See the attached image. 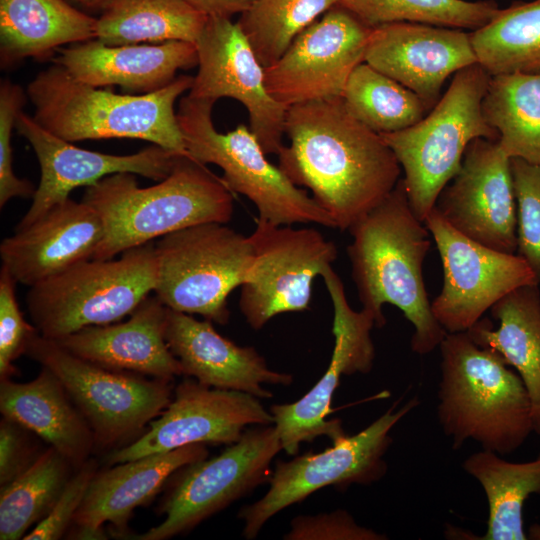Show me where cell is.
I'll use <instances>...</instances> for the list:
<instances>
[{"instance_id":"obj_1","label":"cell","mask_w":540,"mask_h":540,"mask_svg":"<svg viewBox=\"0 0 540 540\" xmlns=\"http://www.w3.org/2000/svg\"><path fill=\"white\" fill-rule=\"evenodd\" d=\"M289 144L278 167L345 231L394 189L401 166L381 135L356 119L342 97L292 105L285 115Z\"/></svg>"},{"instance_id":"obj_2","label":"cell","mask_w":540,"mask_h":540,"mask_svg":"<svg viewBox=\"0 0 540 540\" xmlns=\"http://www.w3.org/2000/svg\"><path fill=\"white\" fill-rule=\"evenodd\" d=\"M348 231L352 242L347 254L362 308L374 315L376 327L381 328L386 323L383 306L394 305L413 326L412 351L433 352L447 332L432 312L424 283L430 232L414 214L402 178Z\"/></svg>"},{"instance_id":"obj_3","label":"cell","mask_w":540,"mask_h":540,"mask_svg":"<svg viewBox=\"0 0 540 540\" xmlns=\"http://www.w3.org/2000/svg\"><path fill=\"white\" fill-rule=\"evenodd\" d=\"M82 201L96 210L104 225L92 258L96 260L112 259L187 227L227 224L234 211L233 193L222 179L185 155L156 185L142 188L132 173H115L88 186Z\"/></svg>"},{"instance_id":"obj_4","label":"cell","mask_w":540,"mask_h":540,"mask_svg":"<svg viewBox=\"0 0 540 540\" xmlns=\"http://www.w3.org/2000/svg\"><path fill=\"white\" fill-rule=\"evenodd\" d=\"M438 348L437 419L452 449L472 440L501 456L518 450L534 432L530 397L519 374L467 331L446 333Z\"/></svg>"},{"instance_id":"obj_5","label":"cell","mask_w":540,"mask_h":540,"mask_svg":"<svg viewBox=\"0 0 540 540\" xmlns=\"http://www.w3.org/2000/svg\"><path fill=\"white\" fill-rule=\"evenodd\" d=\"M193 80L181 75L151 93L116 94L79 82L54 63L30 81L26 94L34 120L66 141L140 139L189 156L174 104Z\"/></svg>"},{"instance_id":"obj_6","label":"cell","mask_w":540,"mask_h":540,"mask_svg":"<svg viewBox=\"0 0 540 540\" xmlns=\"http://www.w3.org/2000/svg\"><path fill=\"white\" fill-rule=\"evenodd\" d=\"M490 77L478 63L459 70L429 114L408 128L380 134L404 172L408 201L423 223L460 171L468 145L476 138L499 139L482 113Z\"/></svg>"},{"instance_id":"obj_7","label":"cell","mask_w":540,"mask_h":540,"mask_svg":"<svg viewBox=\"0 0 540 540\" xmlns=\"http://www.w3.org/2000/svg\"><path fill=\"white\" fill-rule=\"evenodd\" d=\"M156 281L151 241L124 251L116 260H86L29 287L26 305L39 334L59 340L129 316L154 292Z\"/></svg>"},{"instance_id":"obj_8","label":"cell","mask_w":540,"mask_h":540,"mask_svg":"<svg viewBox=\"0 0 540 540\" xmlns=\"http://www.w3.org/2000/svg\"><path fill=\"white\" fill-rule=\"evenodd\" d=\"M215 102L181 98L177 120L189 156L203 164H214L232 193L248 198L258 219L275 225L315 223L335 228L330 215L267 158L250 127L240 124L226 133L216 130L212 120Z\"/></svg>"},{"instance_id":"obj_9","label":"cell","mask_w":540,"mask_h":540,"mask_svg":"<svg viewBox=\"0 0 540 540\" xmlns=\"http://www.w3.org/2000/svg\"><path fill=\"white\" fill-rule=\"evenodd\" d=\"M155 253L154 293L167 308L228 323L227 299L251 265L250 236L223 223H204L159 238Z\"/></svg>"},{"instance_id":"obj_10","label":"cell","mask_w":540,"mask_h":540,"mask_svg":"<svg viewBox=\"0 0 540 540\" xmlns=\"http://www.w3.org/2000/svg\"><path fill=\"white\" fill-rule=\"evenodd\" d=\"M25 354L60 380L92 429L96 448H113L139 434L173 398L172 380L101 366L39 333Z\"/></svg>"},{"instance_id":"obj_11","label":"cell","mask_w":540,"mask_h":540,"mask_svg":"<svg viewBox=\"0 0 540 540\" xmlns=\"http://www.w3.org/2000/svg\"><path fill=\"white\" fill-rule=\"evenodd\" d=\"M418 404L416 396L401 406L396 401L365 429L352 436L346 435L324 451L307 453L286 462L278 461L264 496L239 511L238 518L244 523V538L255 539L274 515L321 488L344 489L353 484L370 485L381 480L388 468L384 456L392 443L390 432Z\"/></svg>"},{"instance_id":"obj_12","label":"cell","mask_w":540,"mask_h":540,"mask_svg":"<svg viewBox=\"0 0 540 540\" xmlns=\"http://www.w3.org/2000/svg\"><path fill=\"white\" fill-rule=\"evenodd\" d=\"M280 450L274 424L256 425L219 455L180 469L161 504L164 521L135 538L166 540L192 530L269 480L270 465Z\"/></svg>"},{"instance_id":"obj_13","label":"cell","mask_w":540,"mask_h":540,"mask_svg":"<svg viewBox=\"0 0 540 540\" xmlns=\"http://www.w3.org/2000/svg\"><path fill=\"white\" fill-rule=\"evenodd\" d=\"M253 256L241 285L239 308L252 329L273 317L310 309L312 285L337 258L336 244L314 228L256 220Z\"/></svg>"},{"instance_id":"obj_14","label":"cell","mask_w":540,"mask_h":540,"mask_svg":"<svg viewBox=\"0 0 540 540\" xmlns=\"http://www.w3.org/2000/svg\"><path fill=\"white\" fill-rule=\"evenodd\" d=\"M439 251L443 287L431 302L447 333L465 332L513 290L540 284L518 254L477 243L452 228L433 208L424 221Z\"/></svg>"},{"instance_id":"obj_15","label":"cell","mask_w":540,"mask_h":540,"mask_svg":"<svg viewBox=\"0 0 540 540\" xmlns=\"http://www.w3.org/2000/svg\"><path fill=\"white\" fill-rule=\"evenodd\" d=\"M333 306L334 348L327 370L317 383L293 403L274 404L269 409L282 449L296 455L303 442L326 436L336 442L346 436L339 419H328L331 402L342 376L369 373L375 360L371 331L374 315L354 310L348 303L344 284L332 266L321 274Z\"/></svg>"},{"instance_id":"obj_16","label":"cell","mask_w":540,"mask_h":540,"mask_svg":"<svg viewBox=\"0 0 540 540\" xmlns=\"http://www.w3.org/2000/svg\"><path fill=\"white\" fill-rule=\"evenodd\" d=\"M372 28L340 3L303 30L283 55L265 68L269 94L290 107L342 97L352 71L365 62Z\"/></svg>"},{"instance_id":"obj_17","label":"cell","mask_w":540,"mask_h":540,"mask_svg":"<svg viewBox=\"0 0 540 540\" xmlns=\"http://www.w3.org/2000/svg\"><path fill=\"white\" fill-rule=\"evenodd\" d=\"M261 399L238 390L220 389L185 379L174 389L165 410L135 441L114 449L110 465L162 453L190 444L237 442L249 425H272Z\"/></svg>"},{"instance_id":"obj_18","label":"cell","mask_w":540,"mask_h":540,"mask_svg":"<svg viewBox=\"0 0 540 540\" xmlns=\"http://www.w3.org/2000/svg\"><path fill=\"white\" fill-rule=\"evenodd\" d=\"M198 71L188 96L216 102L223 97L239 101L249 115V127L264 152L278 154L283 147L287 107L277 102L265 84L259 62L237 22L210 16L195 42Z\"/></svg>"},{"instance_id":"obj_19","label":"cell","mask_w":540,"mask_h":540,"mask_svg":"<svg viewBox=\"0 0 540 540\" xmlns=\"http://www.w3.org/2000/svg\"><path fill=\"white\" fill-rule=\"evenodd\" d=\"M434 209L456 231L489 248L515 254L517 207L511 158L498 140L474 139L458 174Z\"/></svg>"},{"instance_id":"obj_20","label":"cell","mask_w":540,"mask_h":540,"mask_svg":"<svg viewBox=\"0 0 540 540\" xmlns=\"http://www.w3.org/2000/svg\"><path fill=\"white\" fill-rule=\"evenodd\" d=\"M15 128L33 147L41 169L32 204L15 230L30 225L68 199L75 188L88 187L106 176L127 172L161 181L181 156L155 144L130 155L82 149L53 135L23 111L17 116Z\"/></svg>"},{"instance_id":"obj_21","label":"cell","mask_w":540,"mask_h":540,"mask_svg":"<svg viewBox=\"0 0 540 540\" xmlns=\"http://www.w3.org/2000/svg\"><path fill=\"white\" fill-rule=\"evenodd\" d=\"M365 62L415 92L432 109L447 78L477 63L463 29L398 22L371 29Z\"/></svg>"},{"instance_id":"obj_22","label":"cell","mask_w":540,"mask_h":540,"mask_svg":"<svg viewBox=\"0 0 540 540\" xmlns=\"http://www.w3.org/2000/svg\"><path fill=\"white\" fill-rule=\"evenodd\" d=\"M207 456L205 444H190L96 472L76 511L69 538L107 539L105 523L110 524L113 536H126L128 520L137 507L150 502L173 474Z\"/></svg>"},{"instance_id":"obj_23","label":"cell","mask_w":540,"mask_h":540,"mask_svg":"<svg viewBox=\"0 0 540 540\" xmlns=\"http://www.w3.org/2000/svg\"><path fill=\"white\" fill-rule=\"evenodd\" d=\"M103 237L96 210L68 198L3 239L0 257L17 283L32 287L92 259Z\"/></svg>"},{"instance_id":"obj_24","label":"cell","mask_w":540,"mask_h":540,"mask_svg":"<svg viewBox=\"0 0 540 540\" xmlns=\"http://www.w3.org/2000/svg\"><path fill=\"white\" fill-rule=\"evenodd\" d=\"M164 337L184 376L201 384L243 391L260 399L273 395L264 384L288 386L293 375L271 369L251 346H239L219 334L212 322L167 308Z\"/></svg>"},{"instance_id":"obj_25","label":"cell","mask_w":540,"mask_h":540,"mask_svg":"<svg viewBox=\"0 0 540 540\" xmlns=\"http://www.w3.org/2000/svg\"><path fill=\"white\" fill-rule=\"evenodd\" d=\"M54 63L90 86L145 94L170 84L178 70L197 66L198 53L186 41L110 46L93 39L59 50Z\"/></svg>"},{"instance_id":"obj_26","label":"cell","mask_w":540,"mask_h":540,"mask_svg":"<svg viewBox=\"0 0 540 540\" xmlns=\"http://www.w3.org/2000/svg\"><path fill=\"white\" fill-rule=\"evenodd\" d=\"M166 310L149 295L124 322L88 326L53 341L104 367L173 381L183 372L164 337Z\"/></svg>"},{"instance_id":"obj_27","label":"cell","mask_w":540,"mask_h":540,"mask_svg":"<svg viewBox=\"0 0 540 540\" xmlns=\"http://www.w3.org/2000/svg\"><path fill=\"white\" fill-rule=\"evenodd\" d=\"M0 411L49 443L78 469L96 448L88 422L46 367L25 383L0 379Z\"/></svg>"},{"instance_id":"obj_28","label":"cell","mask_w":540,"mask_h":540,"mask_svg":"<svg viewBox=\"0 0 540 540\" xmlns=\"http://www.w3.org/2000/svg\"><path fill=\"white\" fill-rule=\"evenodd\" d=\"M499 322L480 319L467 333L479 346L499 353L524 382L531 401L533 431L540 436V290L521 286L491 307Z\"/></svg>"},{"instance_id":"obj_29","label":"cell","mask_w":540,"mask_h":540,"mask_svg":"<svg viewBox=\"0 0 540 540\" xmlns=\"http://www.w3.org/2000/svg\"><path fill=\"white\" fill-rule=\"evenodd\" d=\"M97 19L64 0H0V62L43 59L64 44L96 39Z\"/></svg>"},{"instance_id":"obj_30","label":"cell","mask_w":540,"mask_h":540,"mask_svg":"<svg viewBox=\"0 0 540 540\" xmlns=\"http://www.w3.org/2000/svg\"><path fill=\"white\" fill-rule=\"evenodd\" d=\"M463 470L482 487L488 502V521L481 540H526L523 506L540 495V452L527 462H510L481 449L462 462Z\"/></svg>"},{"instance_id":"obj_31","label":"cell","mask_w":540,"mask_h":540,"mask_svg":"<svg viewBox=\"0 0 540 540\" xmlns=\"http://www.w3.org/2000/svg\"><path fill=\"white\" fill-rule=\"evenodd\" d=\"M482 113L509 158L540 165V73L492 75Z\"/></svg>"},{"instance_id":"obj_32","label":"cell","mask_w":540,"mask_h":540,"mask_svg":"<svg viewBox=\"0 0 540 540\" xmlns=\"http://www.w3.org/2000/svg\"><path fill=\"white\" fill-rule=\"evenodd\" d=\"M207 19L184 0H116L97 19L96 39L110 46L195 43Z\"/></svg>"},{"instance_id":"obj_33","label":"cell","mask_w":540,"mask_h":540,"mask_svg":"<svg viewBox=\"0 0 540 540\" xmlns=\"http://www.w3.org/2000/svg\"><path fill=\"white\" fill-rule=\"evenodd\" d=\"M470 40L477 63L491 76L540 73V0L499 9Z\"/></svg>"},{"instance_id":"obj_34","label":"cell","mask_w":540,"mask_h":540,"mask_svg":"<svg viewBox=\"0 0 540 540\" xmlns=\"http://www.w3.org/2000/svg\"><path fill=\"white\" fill-rule=\"evenodd\" d=\"M74 467L56 449L43 451L19 477L1 487L0 539H23L51 511Z\"/></svg>"},{"instance_id":"obj_35","label":"cell","mask_w":540,"mask_h":540,"mask_svg":"<svg viewBox=\"0 0 540 540\" xmlns=\"http://www.w3.org/2000/svg\"><path fill=\"white\" fill-rule=\"evenodd\" d=\"M342 99L356 119L378 134L408 128L429 110L415 92L366 62L352 71Z\"/></svg>"},{"instance_id":"obj_36","label":"cell","mask_w":540,"mask_h":540,"mask_svg":"<svg viewBox=\"0 0 540 540\" xmlns=\"http://www.w3.org/2000/svg\"><path fill=\"white\" fill-rule=\"evenodd\" d=\"M340 0H255L237 21L264 68Z\"/></svg>"},{"instance_id":"obj_37","label":"cell","mask_w":540,"mask_h":540,"mask_svg":"<svg viewBox=\"0 0 540 540\" xmlns=\"http://www.w3.org/2000/svg\"><path fill=\"white\" fill-rule=\"evenodd\" d=\"M370 28L411 22L476 30L499 11L494 0H340Z\"/></svg>"},{"instance_id":"obj_38","label":"cell","mask_w":540,"mask_h":540,"mask_svg":"<svg viewBox=\"0 0 540 540\" xmlns=\"http://www.w3.org/2000/svg\"><path fill=\"white\" fill-rule=\"evenodd\" d=\"M517 207V251L540 283V165L511 158Z\"/></svg>"},{"instance_id":"obj_39","label":"cell","mask_w":540,"mask_h":540,"mask_svg":"<svg viewBox=\"0 0 540 540\" xmlns=\"http://www.w3.org/2000/svg\"><path fill=\"white\" fill-rule=\"evenodd\" d=\"M23 89L5 79L0 85V207L15 197H33L35 190L31 182L20 179L13 170L11 146L12 129L18 114L26 103Z\"/></svg>"},{"instance_id":"obj_40","label":"cell","mask_w":540,"mask_h":540,"mask_svg":"<svg viewBox=\"0 0 540 540\" xmlns=\"http://www.w3.org/2000/svg\"><path fill=\"white\" fill-rule=\"evenodd\" d=\"M15 279L2 265L0 270V379L16 372L13 362L25 354L31 339L39 333L23 317L16 300Z\"/></svg>"},{"instance_id":"obj_41","label":"cell","mask_w":540,"mask_h":540,"mask_svg":"<svg viewBox=\"0 0 540 540\" xmlns=\"http://www.w3.org/2000/svg\"><path fill=\"white\" fill-rule=\"evenodd\" d=\"M285 540H384L387 537L357 524L345 510L300 515L291 520Z\"/></svg>"},{"instance_id":"obj_42","label":"cell","mask_w":540,"mask_h":540,"mask_svg":"<svg viewBox=\"0 0 540 540\" xmlns=\"http://www.w3.org/2000/svg\"><path fill=\"white\" fill-rule=\"evenodd\" d=\"M96 464L88 460L71 476L57 502L48 515L34 529L27 533L25 540H56L62 538L72 524L89 484L96 473Z\"/></svg>"},{"instance_id":"obj_43","label":"cell","mask_w":540,"mask_h":540,"mask_svg":"<svg viewBox=\"0 0 540 540\" xmlns=\"http://www.w3.org/2000/svg\"><path fill=\"white\" fill-rule=\"evenodd\" d=\"M30 430L3 416L0 421V487L24 473L39 457Z\"/></svg>"},{"instance_id":"obj_44","label":"cell","mask_w":540,"mask_h":540,"mask_svg":"<svg viewBox=\"0 0 540 540\" xmlns=\"http://www.w3.org/2000/svg\"><path fill=\"white\" fill-rule=\"evenodd\" d=\"M196 10L210 16L231 18L242 14L255 0H184Z\"/></svg>"},{"instance_id":"obj_45","label":"cell","mask_w":540,"mask_h":540,"mask_svg":"<svg viewBox=\"0 0 540 540\" xmlns=\"http://www.w3.org/2000/svg\"><path fill=\"white\" fill-rule=\"evenodd\" d=\"M75 1L87 8L91 9H100L105 11L108 9L116 0H72Z\"/></svg>"},{"instance_id":"obj_46","label":"cell","mask_w":540,"mask_h":540,"mask_svg":"<svg viewBox=\"0 0 540 540\" xmlns=\"http://www.w3.org/2000/svg\"><path fill=\"white\" fill-rule=\"evenodd\" d=\"M527 538L530 540H540V523H534L528 528Z\"/></svg>"}]
</instances>
